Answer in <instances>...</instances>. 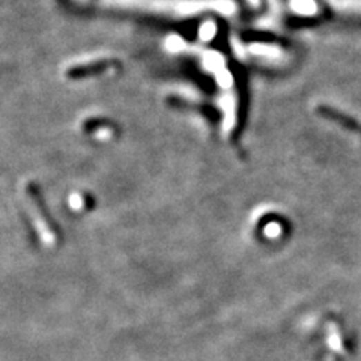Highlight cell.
Segmentation results:
<instances>
[{
  "label": "cell",
  "instance_id": "cell-1",
  "mask_svg": "<svg viewBox=\"0 0 361 361\" xmlns=\"http://www.w3.org/2000/svg\"><path fill=\"white\" fill-rule=\"evenodd\" d=\"M21 197H23L24 208H26V211L29 214L30 223L38 235L41 244L46 247H53L56 244V233L52 229L50 223L47 222L43 209H41V206H39L38 197L33 195V191L29 188L23 191Z\"/></svg>",
  "mask_w": 361,
  "mask_h": 361
}]
</instances>
